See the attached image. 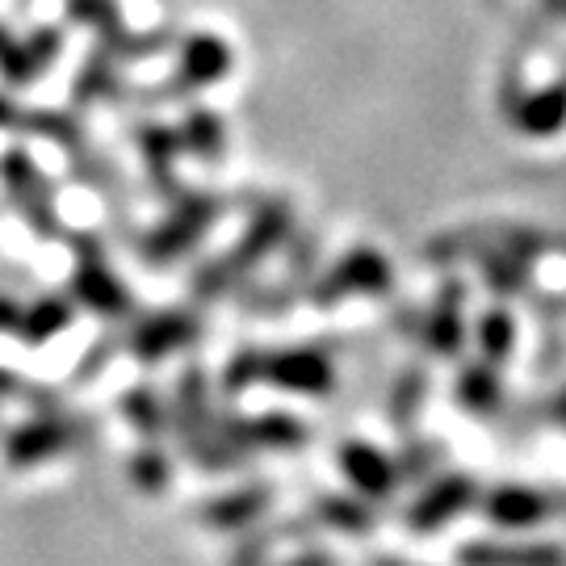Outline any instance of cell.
Returning <instances> with one entry per match:
<instances>
[{"mask_svg": "<svg viewBox=\"0 0 566 566\" xmlns=\"http://www.w3.org/2000/svg\"><path fill=\"white\" fill-rule=\"evenodd\" d=\"M168 420L181 441V453L189 465H198L206 474H223L243 465L231 449H227L223 432H219V403L210 390V374L202 361H189L172 382V399H168Z\"/></svg>", "mask_w": 566, "mask_h": 566, "instance_id": "1", "label": "cell"}, {"mask_svg": "<svg viewBox=\"0 0 566 566\" xmlns=\"http://www.w3.org/2000/svg\"><path fill=\"white\" fill-rule=\"evenodd\" d=\"M235 55L219 34H185L177 42V72L168 81L156 84H126L122 102L130 105H164V102H189V97H202L206 88H214L219 81L231 76Z\"/></svg>", "mask_w": 566, "mask_h": 566, "instance_id": "2", "label": "cell"}, {"mask_svg": "<svg viewBox=\"0 0 566 566\" xmlns=\"http://www.w3.org/2000/svg\"><path fill=\"white\" fill-rule=\"evenodd\" d=\"M227 198L214 189H185L177 202H168V214L151 231H143L135 240V252L147 269H168V264L185 261L198 243L214 231L223 219Z\"/></svg>", "mask_w": 566, "mask_h": 566, "instance_id": "3", "label": "cell"}, {"mask_svg": "<svg viewBox=\"0 0 566 566\" xmlns=\"http://www.w3.org/2000/svg\"><path fill=\"white\" fill-rule=\"evenodd\" d=\"M63 240L76 256V269L67 277V294L76 298V306H84L88 315H97L109 327L135 319V298L109 269V248H105L102 231H63Z\"/></svg>", "mask_w": 566, "mask_h": 566, "instance_id": "4", "label": "cell"}, {"mask_svg": "<svg viewBox=\"0 0 566 566\" xmlns=\"http://www.w3.org/2000/svg\"><path fill=\"white\" fill-rule=\"evenodd\" d=\"M0 193H4L9 210L25 223V231H34L39 240H63L55 185L25 147L0 151Z\"/></svg>", "mask_w": 566, "mask_h": 566, "instance_id": "5", "label": "cell"}, {"mask_svg": "<svg viewBox=\"0 0 566 566\" xmlns=\"http://www.w3.org/2000/svg\"><path fill=\"white\" fill-rule=\"evenodd\" d=\"M88 441V416H76L67 407H51V411H34L30 420H21L4 432L0 453L13 470H34L72 453L76 446Z\"/></svg>", "mask_w": 566, "mask_h": 566, "instance_id": "6", "label": "cell"}, {"mask_svg": "<svg viewBox=\"0 0 566 566\" xmlns=\"http://www.w3.org/2000/svg\"><path fill=\"white\" fill-rule=\"evenodd\" d=\"M206 336V315L198 306H160V311H147V315H135L126 319V332H122V348L126 357H135L139 365H160L168 357H177L185 348Z\"/></svg>", "mask_w": 566, "mask_h": 566, "instance_id": "7", "label": "cell"}, {"mask_svg": "<svg viewBox=\"0 0 566 566\" xmlns=\"http://www.w3.org/2000/svg\"><path fill=\"white\" fill-rule=\"evenodd\" d=\"M382 294H390V264L378 248L365 243L344 252L340 261L306 285V303L319 311H332L344 298H382Z\"/></svg>", "mask_w": 566, "mask_h": 566, "instance_id": "8", "label": "cell"}, {"mask_svg": "<svg viewBox=\"0 0 566 566\" xmlns=\"http://www.w3.org/2000/svg\"><path fill=\"white\" fill-rule=\"evenodd\" d=\"M290 235H294V206H290V198H256L252 214H248V223L240 231V240L223 252L231 273L240 277V285L248 277H256V269L273 252H282Z\"/></svg>", "mask_w": 566, "mask_h": 566, "instance_id": "9", "label": "cell"}, {"mask_svg": "<svg viewBox=\"0 0 566 566\" xmlns=\"http://www.w3.org/2000/svg\"><path fill=\"white\" fill-rule=\"evenodd\" d=\"M261 386H273V390H285V395H303V399H324L336 386V361L319 344L264 348Z\"/></svg>", "mask_w": 566, "mask_h": 566, "instance_id": "10", "label": "cell"}, {"mask_svg": "<svg viewBox=\"0 0 566 566\" xmlns=\"http://www.w3.org/2000/svg\"><path fill=\"white\" fill-rule=\"evenodd\" d=\"M135 147H139V164H143V181L151 189V198H160L164 206L177 202L185 189H181V135L177 126H168L160 118H143L135 126Z\"/></svg>", "mask_w": 566, "mask_h": 566, "instance_id": "11", "label": "cell"}, {"mask_svg": "<svg viewBox=\"0 0 566 566\" xmlns=\"http://www.w3.org/2000/svg\"><path fill=\"white\" fill-rule=\"evenodd\" d=\"M273 500H277L273 483L235 486V491H223V495L206 500V504L198 507V521H202L206 528H214V533H248L252 525H261L264 512L273 507Z\"/></svg>", "mask_w": 566, "mask_h": 566, "instance_id": "12", "label": "cell"}, {"mask_svg": "<svg viewBox=\"0 0 566 566\" xmlns=\"http://www.w3.org/2000/svg\"><path fill=\"white\" fill-rule=\"evenodd\" d=\"M60 55H63V25L42 21V25H34L30 34L18 39L9 63L0 67V81H4V88H13V93H18V88H30V84L42 81V76L55 67Z\"/></svg>", "mask_w": 566, "mask_h": 566, "instance_id": "13", "label": "cell"}, {"mask_svg": "<svg viewBox=\"0 0 566 566\" xmlns=\"http://www.w3.org/2000/svg\"><path fill=\"white\" fill-rule=\"evenodd\" d=\"M72 109H93V105H118L126 93V76H122V63L114 60V51L102 39L93 42V51L84 55V63L72 76Z\"/></svg>", "mask_w": 566, "mask_h": 566, "instance_id": "14", "label": "cell"}, {"mask_svg": "<svg viewBox=\"0 0 566 566\" xmlns=\"http://www.w3.org/2000/svg\"><path fill=\"white\" fill-rule=\"evenodd\" d=\"M474 479H465V474H446V479H437V483L428 486L424 495L411 504L407 512V528L411 533H437V528H446L462 507L474 504Z\"/></svg>", "mask_w": 566, "mask_h": 566, "instance_id": "15", "label": "cell"}, {"mask_svg": "<svg viewBox=\"0 0 566 566\" xmlns=\"http://www.w3.org/2000/svg\"><path fill=\"white\" fill-rule=\"evenodd\" d=\"M336 462H340L344 479L361 491L365 500H390L395 495V486H399V470L395 462L386 458L382 449H374L369 441H344L336 449Z\"/></svg>", "mask_w": 566, "mask_h": 566, "instance_id": "16", "label": "cell"}, {"mask_svg": "<svg viewBox=\"0 0 566 566\" xmlns=\"http://www.w3.org/2000/svg\"><path fill=\"white\" fill-rule=\"evenodd\" d=\"M177 135H181V151L189 160L206 164V168H219L227 160V126L210 105H185V118L177 126Z\"/></svg>", "mask_w": 566, "mask_h": 566, "instance_id": "17", "label": "cell"}, {"mask_svg": "<svg viewBox=\"0 0 566 566\" xmlns=\"http://www.w3.org/2000/svg\"><path fill=\"white\" fill-rule=\"evenodd\" d=\"M486 516L504 528H528L542 525L554 507H563V500H554L546 491H533V486H500L486 495Z\"/></svg>", "mask_w": 566, "mask_h": 566, "instance_id": "18", "label": "cell"}, {"mask_svg": "<svg viewBox=\"0 0 566 566\" xmlns=\"http://www.w3.org/2000/svg\"><path fill=\"white\" fill-rule=\"evenodd\" d=\"M118 416L139 441H164L168 437V399L151 382H135L118 395Z\"/></svg>", "mask_w": 566, "mask_h": 566, "instance_id": "19", "label": "cell"}, {"mask_svg": "<svg viewBox=\"0 0 566 566\" xmlns=\"http://www.w3.org/2000/svg\"><path fill=\"white\" fill-rule=\"evenodd\" d=\"M76 324V298L63 290V294H39L34 303H25L18 324V340L39 348V344L63 336L67 327Z\"/></svg>", "mask_w": 566, "mask_h": 566, "instance_id": "20", "label": "cell"}, {"mask_svg": "<svg viewBox=\"0 0 566 566\" xmlns=\"http://www.w3.org/2000/svg\"><path fill=\"white\" fill-rule=\"evenodd\" d=\"M311 516H285V521H261V525L248 528L235 554H231V566H264L269 554L282 546V542H303L311 537Z\"/></svg>", "mask_w": 566, "mask_h": 566, "instance_id": "21", "label": "cell"}, {"mask_svg": "<svg viewBox=\"0 0 566 566\" xmlns=\"http://www.w3.org/2000/svg\"><path fill=\"white\" fill-rule=\"evenodd\" d=\"M21 135H39V139L55 143L63 151V160L67 156H76L88 147V126H84V114L81 109H51V105H39V109H25V130Z\"/></svg>", "mask_w": 566, "mask_h": 566, "instance_id": "22", "label": "cell"}, {"mask_svg": "<svg viewBox=\"0 0 566 566\" xmlns=\"http://www.w3.org/2000/svg\"><path fill=\"white\" fill-rule=\"evenodd\" d=\"M243 432H248V446L273 449V453H290V449H303L311 441V428L290 416V411H256V416H243Z\"/></svg>", "mask_w": 566, "mask_h": 566, "instance_id": "23", "label": "cell"}, {"mask_svg": "<svg viewBox=\"0 0 566 566\" xmlns=\"http://www.w3.org/2000/svg\"><path fill=\"white\" fill-rule=\"evenodd\" d=\"M424 344L437 357H453L462 348V285L458 282H446V290L437 294L424 324Z\"/></svg>", "mask_w": 566, "mask_h": 566, "instance_id": "24", "label": "cell"}, {"mask_svg": "<svg viewBox=\"0 0 566 566\" xmlns=\"http://www.w3.org/2000/svg\"><path fill=\"white\" fill-rule=\"evenodd\" d=\"M462 566H566L558 546H495V542H470L458 554Z\"/></svg>", "mask_w": 566, "mask_h": 566, "instance_id": "25", "label": "cell"}, {"mask_svg": "<svg viewBox=\"0 0 566 566\" xmlns=\"http://www.w3.org/2000/svg\"><path fill=\"white\" fill-rule=\"evenodd\" d=\"M102 42L114 51V60H118L122 67H130V63L160 60L168 51H177L181 34H177L172 25H151V30H126V25H122L118 34H109V39H102Z\"/></svg>", "mask_w": 566, "mask_h": 566, "instance_id": "26", "label": "cell"}, {"mask_svg": "<svg viewBox=\"0 0 566 566\" xmlns=\"http://www.w3.org/2000/svg\"><path fill=\"white\" fill-rule=\"evenodd\" d=\"M311 512H315V516H311L315 525L336 528V533H348V537H365V533H374V512H369V504L353 500V495L324 491V495H315Z\"/></svg>", "mask_w": 566, "mask_h": 566, "instance_id": "27", "label": "cell"}, {"mask_svg": "<svg viewBox=\"0 0 566 566\" xmlns=\"http://www.w3.org/2000/svg\"><path fill=\"white\" fill-rule=\"evenodd\" d=\"M240 290V277L231 273V264H227L223 252H214V256H202V261L189 269V303L193 306H214L231 298Z\"/></svg>", "mask_w": 566, "mask_h": 566, "instance_id": "28", "label": "cell"}, {"mask_svg": "<svg viewBox=\"0 0 566 566\" xmlns=\"http://www.w3.org/2000/svg\"><path fill=\"white\" fill-rule=\"evenodd\" d=\"M126 479L143 495H164L172 486V453L164 449V441H143L126 462Z\"/></svg>", "mask_w": 566, "mask_h": 566, "instance_id": "29", "label": "cell"}, {"mask_svg": "<svg viewBox=\"0 0 566 566\" xmlns=\"http://www.w3.org/2000/svg\"><path fill=\"white\" fill-rule=\"evenodd\" d=\"M261 365H264L261 344H240V348H231V357L223 361V374H219V399H223V403H240L252 386H261Z\"/></svg>", "mask_w": 566, "mask_h": 566, "instance_id": "30", "label": "cell"}, {"mask_svg": "<svg viewBox=\"0 0 566 566\" xmlns=\"http://www.w3.org/2000/svg\"><path fill=\"white\" fill-rule=\"evenodd\" d=\"M0 403H21L30 411H51V407H63V395L55 386L39 382V378H25L18 369H4L0 365Z\"/></svg>", "mask_w": 566, "mask_h": 566, "instance_id": "31", "label": "cell"}, {"mask_svg": "<svg viewBox=\"0 0 566 566\" xmlns=\"http://www.w3.org/2000/svg\"><path fill=\"white\" fill-rule=\"evenodd\" d=\"M63 13H67L72 25L88 30L93 39H109L126 25L118 0H63Z\"/></svg>", "mask_w": 566, "mask_h": 566, "instance_id": "32", "label": "cell"}, {"mask_svg": "<svg viewBox=\"0 0 566 566\" xmlns=\"http://www.w3.org/2000/svg\"><path fill=\"white\" fill-rule=\"evenodd\" d=\"M424 395H428L424 369H416V365L403 369V374H399V382H395V390H390V424H395V432H407V428L416 424Z\"/></svg>", "mask_w": 566, "mask_h": 566, "instance_id": "33", "label": "cell"}, {"mask_svg": "<svg viewBox=\"0 0 566 566\" xmlns=\"http://www.w3.org/2000/svg\"><path fill=\"white\" fill-rule=\"evenodd\" d=\"M315 264H319V235L315 231H303V235L285 240V285H294L298 294H306V285L315 282Z\"/></svg>", "mask_w": 566, "mask_h": 566, "instance_id": "34", "label": "cell"}, {"mask_svg": "<svg viewBox=\"0 0 566 566\" xmlns=\"http://www.w3.org/2000/svg\"><path fill=\"white\" fill-rule=\"evenodd\" d=\"M122 348V332L118 327H109L105 336H97V340L84 348V357L76 361V369H72V386H88L97 382L105 369H109V361H114V353Z\"/></svg>", "mask_w": 566, "mask_h": 566, "instance_id": "35", "label": "cell"}, {"mask_svg": "<svg viewBox=\"0 0 566 566\" xmlns=\"http://www.w3.org/2000/svg\"><path fill=\"white\" fill-rule=\"evenodd\" d=\"M495 378H491V369L483 365H470L462 378H458V403L470 407V411H486V407L495 403Z\"/></svg>", "mask_w": 566, "mask_h": 566, "instance_id": "36", "label": "cell"}, {"mask_svg": "<svg viewBox=\"0 0 566 566\" xmlns=\"http://www.w3.org/2000/svg\"><path fill=\"white\" fill-rule=\"evenodd\" d=\"M479 336H483L486 357H495V361H500V357H507V348H512V319L495 311V315H486L483 319V332H479Z\"/></svg>", "mask_w": 566, "mask_h": 566, "instance_id": "37", "label": "cell"}, {"mask_svg": "<svg viewBox=\"0 0 566 566\" xmlns=\"http://www.w3.org/2000/svg\"><path fill=\"white\" fill-rule=\"evenodd\" d=\"M437 453H441L437 446H420V441H411V446L403 449V458L395 462V470H399V483H407V479H420V474H428V465L437 462Z\"/></svg>", "mask_w": 566, "mask_h": 566, "instance_id": "38", "label": "cell"}, {"mask_svg": "<svg viewBox=\"0 0 566 566\" xmlns=\"http://www.w3.org/2000/svg\"><path fill=\"white\" fill-rule=\"evenodd\" d=\"M0 130H9V135L25 130V105H18L13 88H0Z\"/></svg>", "mask_w": 566, "mask_h": 566, "instance_id": "39", "label": "cell"}, {"mask_svg": "<svg viewBox=\"0 0 566 566\" xmlns=\"http://www.w3.org/2000/svg\"><path fill=\"white\" fill-rule=\"evenodd\" d=\"M21 311H25V303H21L18 294L13 290H0V336H18Z\"/></svg>", "mask_w": 566, "mask_h": 566, "instance_id": "40", "label": "cell"}, {"mask_svg": "<svg viewBox=\"0 0 566 566\" xmlns=\"http://www.w3.org/2000/svg\"><path fill=\"white\" fill-rule=\"evenodd\" d=\"M264 566H340V563H336V554L311 546V549H303V554H290L282 563H264Z\"/></svg>", "mask_w": 566, "mask_h": 566, "instance_id": "41", "label": "cell"}, {"mask_svg": "<svg viewBox=\"0 0 566 566\" xmlns=\"http://www.w3.org/2000/svg\"><path fill=\"white\" fill-rule=\"evenodd\" d=\"M13 46H18V34H13V25H9V21H0V67L9 63Z\"/></svg>", "mask_w": 566, "mask_h": 566, "instance_id": "42", "label": "cell"}, {"mask_svg": "<svg viewBox=\"0 0 566 566\" xmlns=\"http://www.w3.org/2000/svg\"><path fill=\"white\" fill-rule=\"evenodd\" d=\"M30 4H34V0H13V13H18V18L21 13H30Z\"/></svg>", "mask_w": 566, "mask_h": 566, "instance_id": "43", "label": "cell"}, {"mask_svg": "<svg viewBox=\"0 0 566 566\" xmlns=\"http://www.w3.org/2000/svg\"><path fill=\"white\" fill-rule=\"evenodd\" d=\"M374 566H407V563H395V558H378Z\"/></svg>", "mask_w": 566, "mask_h": 566, "instance_id": "44", "label": "cell"}]
</instances>
